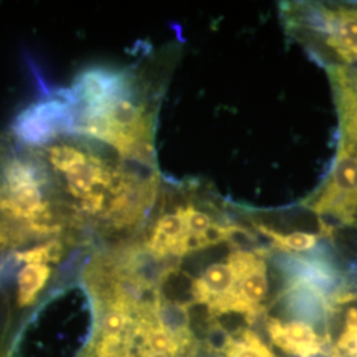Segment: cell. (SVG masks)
Here are the masks:
<instances>
[{
    "label": "cell",
    "mask_w": 357,
    "mask_h": 357,
    "mask_svg": "<svg viewBox=\"0 0 357 357\" xmlns=\"http://www.w3.org/2000/svg\"><path fill=\"white\" fill-rule=\"evenodd\" d=\"M91 323L75 357H199L190 307L168 301L159 282H143L98 253L82 271Z\"/></svg>",
    "instance_id": "6da1fadb"
},
{
    "label": "cell",
    "mask_w": 357,
    "mask_h": 357,
    "mask_svg": "<svg viewBox=\"0 0 357 357\" xmlns=\"http://www.w3.org/2000/svg\"><path fill=\"white\" fill-rule=\"evenodd\" d=\"M75 107L63 97H52L29 105L15 118L11 135L23 146L44 149L60 135L75 134Z\"/></svg>",
    "instance_id": "3957f363"
},
{
    "label": "cell",
    "mask_w": 357,
    "mask_h": 357,
    "mask_svg": "<svg viewBox=\"0 0 357 357\" xmlns=\"http://www.w3.org/2000/svg\"><path fill=\"white\" fill-rule=\"evenodd\" d=\"M38 150L44 155V158L47 159L50 166L54 169V172L61 171L65 174L72 167L81 165L88 159V155L82 150H79V147H77L76 144H66V143L50 144L44 149H38Z\"/></svg>",
    "instance_id": "277c9868"
},
{
    "label": "cell",
    "mask_w": 357,
    "mask_h": 357,
    "mask_svg": "<svg viewBox=\"0 0 357 357\" xmlns=\"http://www.w3.org/2000/svg\"><path fill=\"white\" fill-rule=\"evenodd\" d=\"M302 205L326 224L357 229V134L339 131L336 158L319 188Z\"/></svg>",
    "instance_id": "7a4b0ae2"
},
{
    "label": "cell",
    "mask_w": 357,
    "mask_h": 357,
    "mask_svg": "<svg viewBox=\"0 0 357 357\" xmlns=\"http://www.w3.org/2000/svg\"><path fill=\"white\" fill-rule=\"evenodd\" d=\"M10 234L7 233V230H4L3 225H0V253L13 250V243Z\"/></svg>",
    "instance_id": "5b68a950"
}]
</instances>
